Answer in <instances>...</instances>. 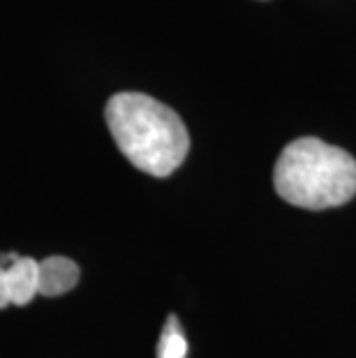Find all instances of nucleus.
<instances>
[{
	"mask_svg": "<svg viewBox=\"0 0 356 358\" xmlns=\"http://www.w3.org/2000/svg\"><path fill=\"white\" fill-rule=\"evenodd\" d=\"M187 356V338L176 315H169L157 342V358H185Z\"/></svg>",
	"mask_w": 356,
	"mask_h": 358,
	"instance_id": "39448f33",
	"label": "nucleus"
},
{
	"mask_svg": "<svg viewBox=\"0 0 356 358\" xmlns=\"http://www.w3.org/2000/svg\"><path fill=\"white\" fill-rule=\"evenodd\" d=\"M10 303V292H7V280H5V268H0V310H5Z\"/></svg>",
	"mask_w": 356,
	"mask_h": 358,
	"instance_id": "423d86ee",
	"label": "nucleus"
},
{
	"mask_svg": "<svg viewBox=\"0 0 356 358\" xmlns=\"http://www.w3.org/2000/svg\"><path fill=\"white\" fill-rule=\"evenodd\" d=\"M104 120L120 153L132 166L166 178L185 162L190 134L171 106L143 93H116L104 106Z\"/></svg>",
	"mask_w": 356,
	"mask_h": 358,
	"instance_id": "f257e3e1",
	"label": "nucleus"
},
{
	"mask_svg": "<svg viewBox=\"0 0 356 358\" xmlns=\"http://www.w3.org/2000/svg\"><path fill=\"white\" fill-rule=\"evenodd\" d=\"M280 199L308 210L345 206L356 196V159L317 136L287 143L273 169Z\"/></svg>",
	"mask_w": 356,
	"mask_h": 358,
	"instance_id": "f03ea898",
	"label": "nucleus"
},
{
	"mask_svg": "<svg viewBox=\"0 0 356 358\" xmlns=\"http://www.w3.org/2000/svg\"><path fill=\"white\" fill-rule=\"evenodd\" d=\"M79 266L67 257H47L37 262V294L40 296H63L72 292L79 282Z\"/></svg>",
	"mask_w": 356,
	"mask_h": 358,
	"instance_id": "20e7f679",
	"label": "nucleus"
},
{
	"mask_svg": "<svg viewBox=\"0 0 356 358\" xmlns=\"http://www.w3.org/2000/svg\"><path fill=\"white\" fill-rule=\"evenodd\" d=\"M0 268H5L7 292L12 306H28L37 296V262L30 257L7 252L0 257Z\"/></svg>",
	"mask_w": 356,
	"mask_h": 358,
	"instance_id": "7ed1b4c3",
	"label": "nucleus"
}]
</instances>
